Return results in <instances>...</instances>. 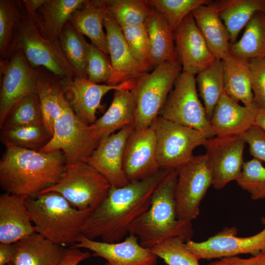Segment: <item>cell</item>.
<instances>
[{"label":"cell","instance_id":"obj_1","mask_svg":"<svg viewBox=\"0 0 265 265\" xmlns=\"http://www.w3.org/2000/svg\"><path fill=\"white\" fill-rule=\"evenodd\" d=\"M170 169H160L141 180L120 187H111L107 195L92 212L82 228L87 238L119 242L132 225L149 209L156 189Z\"/></svg>","mask_w":265,"mask_h":265},{"label":"cell","instance_id":"obj_2","mask_svg":"<svg viewBox=\"0 0 265 265\" xmlns=\"http://www.w3.org/2000/svg\"><path fill=\"white\" fill-rule=\"evenodd\" d=\"M5 147L0 160V185L6 193L34 197L56 184L64 173L67 162L61 151Z\"/></svg>","mask_w":265,"mask_h":265},{"label":"cell","instance_id":"obj_3","mask_svg":"<svg viewBox=\"0 0 265 265\" xmlns=\"http://www.w3.org/2000/svg\"><path fill=\"white\" fill-rule=\"evenodd\" d=\"M178 169H170L153 195L147 211L131 226L129 234L137 236L140 244L151 248L170 238L186 241L193 235L191 222L177 219L175 198Z\"/></svg>","mask_w":265,"mask_h":265},{"label":"cell","instance_id":"obj_4","mask_svg":"<svg viewBox=\"0 0 265 265\" xmlns=\"http://www.w3.org/2000/svg\"><path fill=\"white\" fill-rule=\"evenodd\" d=\"M26 204L36 233L56 244H75L86 219L94 210H80L55 192L26 198Z\"/></svg>","mask_w":265,"mask_h":265},{"label":"cell","instance_id":"obj_5","mask_svg":"<svg viewBox=\"0 0 265 265\" xmlns=\"http://www.w3.org/2000/svg\"><path fill=\"white\" fill-rule=\"evenodd\" d=\"M19 51L23 53L33 68L42 66L59 78L78 77L66 58L59 41H51L43 37L25 9L15 30L12 43L3 59Z\"/></svg>","mask_w":265,"mask_h":265},{"label":"cell","instance_id":"obj_6","mask_svg":"<svg viewBox=\"0 0 265 265\" xmlns=\"http://www.w3.org/2000/svg\"><path fill=\"white\" fill-rule=\"evenodd\" d=\"M182 71L179 61L165 62L135 79L131 90L135 106V130L150 127L159 116L174 83Z\"/></svg>","mask_w":265,"mask_h":265},{"label":"cell","instance_id":"obj_7","mask_svg":"<svg viewBox=\"0 0 265 265\" xmlns=\"http://www.w3.org/2000/svg\"><path fill=\"white\" fill-rule=\"evenodd\" d=\"M111 186L87 162L67 164L60 180L40 193L55 192L80 210H94L105 198Z\"/></svg>","mask_w":265,"mask_h":265},{"label":"cell","instance_id":"obj_8","mask_svg":"<svg viewBox=\"0 0 265 265\" xmlns=\"http://www.w3.org/2000/svg\"><path fill=\"white\" fill-rule=\"evenodd\" d=\"M195 76L181 72L159 116L197 130L209 139L215 136L199 99Z\"/></svg>","mask_w":265,"mask_h":265},{"label":"cell","instance_id":"obj_9","mask_svg":"<svg viewBox=\"0 0 265 265\" xmlns=\"http://www.w3.org/2000/svg\"><path fill=\"white\" fill-rule=\"evenodd\" d=\"M156 137L157 158L160 169H178L193 156V150L207 138L191 128L157 117L150 126Z\"/></svg>","mask_w":265,"mask_h":265},{"label":"cell","instance_id":"obj_10","mask_svg":"<svg viewBox=\"0 0 265 265\" xmlns=\"http://www.w3.org/2000/svg\"><path fill=\"white\" fill-rule=\"evenodd\" d=\"M178 172L175 192L177 218L191 222L199 215L201 201L212 183L205 155H193Z\"/></svg>","mask_w":265,"mask_h":265},{"label":"cell","instance_id":"obj_11","mask_svg":"<svg viewBox=\"0 0 265 265\" xmlns=\"http://www.w3.org/2000/svg\"><path fill=\"white\" fill-rule=\"evenodd\" d=\"M95 149L90 125L77 116L65 98L62 111L54 124L52 137L40 151H61L69 164L86 162Z\"/></svg>","mask_w":265,"mask_h":265},{"label":"cell","instance_id":"obj_12","mask_svg":"<svg viewBox=\"0 0 265 265\" xmlns=\"http://www.w3.org/2000/svg\"><path fill=\"white\" fill-rule=\"evenodd\" d=\"M245 144L241 136H215L207 139L204 155L215 189L220 190L240 177Z\"/></svg>","mask_w":265,"mask_h":265},{"label":"cell","instance_id":"obj_13","mask_svg":"<svg viewBox=\"0 0 265 265\" xmlns=\"http://www.w3.org/2000/svg\"><path fill=\"white\" fill-rule=\"evenodd\" d=\"M0 126L12 107L21 99L37 93L38 71L19 51L0 60Z\"/></svg>","mask_w":265,"mask_h":265},{"label":"cell","instance_id":"obj_14","mask_svg":"<svg viewBox=\"0 0 265 265\" xmlns=\"http://www.w3.org/2000/svg\"><path fill=\"white\" fill-rule=\"evenodd\" d=\"M261 222L264 229L251 236L238 237L236 227H225L204 241L188 240L185 247L199 260L219 259L242 254L254 256L265 253V217L261 218Z\"/></svg>","mask_w":265,"mask_h":265},{"label":"cell","instance_id":"obj_15","mask_svg":"<svg viewBox=\"0 0 265 265\" xmlns=\"http://www.w3.org/2000/svg\"><path fill=\"white\" fill-rule=\"evenodd\" d=\"M58 78L68 105L77 116L89 125L96 120V113L104 95L112 90H131L135 81V79H132L118 84L110 85L95 83L78 77Z\"/></svg>","mask_w":265,"mask_h":265},{"label":"cell","instance_id":"obj_16","mask_svg":"<svg viewBox=\"0 0 265 265\" xmlns=\"http://www.w3.org/2000/svg\"><path fill=\"white\" fill-rule=\"evenodd\" d=\"M70 247L92 251L93 256L106 261L105 265H156L158 258L150 248L140 244L137 236L132 234L124 241L114 243L90 239L81 234L77 242Z\"/></svg>","mask_w":265,"mask_h":265},{"label":"cell","instance_id":"obj_17","mask_svg":"<svg viewBox=\"0 0 265 265\" xmlns=\"http://www.w3.org/2000/svg\"><path fill=\"white\" fill-rule=\"evenodd\" d=\"M123 168L130 182L141 180L158 172L156 137L150 126L135 130L129 136L125 147Z\"/></svg>","mask_w":265,"mask_h":265},{"label":"cell","instance_id":"obj_18","mask_svg":"<svg viewBox=\"0 0 265 265\" xmlns=\"http://www.w3.org/2000/svg\"><path fill=\"white\" fill-rule=\"evenodd\" d=\"M178 60L182 71L195 76L215 59L191 14L174 30Z\"/></svg>","mask_w":265,"mask_h":265},{"label":"cell","instance_id":"obj_19","mask_svg":"<svg viewBox=\"0 0 265 265\" xmlns=\"http://www.w3.org/2000/svg\"><path fill=\"white\" fill-rule=\"evenodd\" d=\"M134 129L133 125L127 126L103 140L86 161L112 187H122L130 182L124 170L123 158L127 140Z\"/></svg>","mask_w":265,"mask_h":265},{"label":"cell","instance_id":"obj_20","mask_svg":"<svg viewBox=\"0 0 265 265\" xmlns=\"http://www.w3.org/2000/svg\"><path fill=\"white\" fill-rule=\"evenodd\" d=\"M258 109L240 105L224 92L210 120L214 136H241L254 125Z\"/></svg>","mask_w":265,"mask_h":265},{"label":"cell","instance_id":"obj_21","mask_svg":"<svg viewBox=\"0 0 265 265\" xmlns=\"http://www.w3.org/2000/svg\"><path fill=\"white\" fill-rule=\"evenodd\" d=\"M135 103L131 90L114 91L110 106L105 113L90 125L91 139L95 148L105 138L135 121Z\"/></svg>","mask_w":265,"mask_h":265},{"label":"cell","instance_id":"obj_22","mask_svg":"<svg viewBox=\"0 0 265 265\" xmlns=\"http://www.w3.org/2000/svg\"><path fill=\"white\" fill-rule=\"evenodd\" d=\"M26 198L6 192L0 195V243H16L36 232Z\"/></svg>","mask_w":265,"mask_h":265},{"label":"cell","instance_id":"obj_23","mask_svg":"<svg viewBox=\"0 0 265 265\" xmlns=\"http://www.w3.org/2000/svg\"><path fill=\"white\" fill-rule=\"evenodd\" d=\"M107 0H85L72 14L69 22L82 35L106 55L109 54L104 22L107 12Z\"/></svg>","mask_w":265,"mask_h":265},{"label":"cell","instance_id":"obj_24","mask_svg":"<svg viewBox=\"0 0 265 265\" xmlns=\"http://www.w3.org/2000/svg\"><path fill=\"white\" fill-rule=\"evenodd\" d=\"M104 26L106 31L110 60L114 70L130 79H135L148 72L133 55L121 27L108 11Z\"/></svg>","mask_w":265,"mask_h":265},{"label":"cell","instance_id":"obj_25","mask_svg":"<svg viewBox=\"0 0 265 265\" xmlns=\"http://www.w3.org/2000/svg\"><path fill=\"white\" fill-rule=\"evenodd\" d=\"M144 24L149 41L151 69L165 62L179 61L174 30L161 14L153 8Z\"/></svg>","mask_w":265,"mask_h":265},{"label":"cell","instance_id":"obj_26","mask_svg":"<svg viewBox=\"0 0 265 265\" xmlns=\"http://www.w3.org/2000/svg\"><path fill=\"white\" fill-rule=\"evenodd\" d=\"M191 14L213 56L217 59H224L230 54V36L213 1L195 8Z\"/></svg>","mask_w":265,"mask_h":265},{"label":"cell","instance_id":"obj_27","mask_svg":"<svg viewBox=\"0 0 265 265\" xmlns=\"http://www.w3.org/2000/svg\"><path fill=\"white\" fill-rule=\"evenodd\" d=\"M15 244V265H58L66 249L36 232Z\"/></svg>","mask_w":265,"mask_h":265},{"label":"cell","instance_id":"obj_28","mask_svg":"<svg viewBox=\"0 0 265 265\" xmlns=\"http://www.w3.org/2000/svg\"><path fill=\"white\" fill-rule=\"evenodd\" d=\"M223 65L224 92L244 106H257L252 90L248 60L228 54L221 60Z\"/></svg>","mask_w":265,"mask_h":265},{"label":"cell","instance_id":"obj_29","mask_svg":"<svg viewBox=\"0 0 265 265\" xmlns=\"http://www.w3.org/2000/svg\"><path fill=\"white\" fill-rule=\"evenodd\" d=\"M85 0H45L38 11L37 26L43 37L59 41L62 30L73 13Z\"/></svg>","mask_w":265,"mask_h":265},{"label":"cell","instance_id":"obj_30","mask_svg":"<svg viewBox=\"0 0 265 265\" xmlns=\"http://www.w3.org/2000/svg\"><path fill=\"white\" fill-rule=\"evenodd\" d=\"M213 3L229 33L231 44L237 41L240 31L256 13L265 12V0H217Z\"/></svg>","mask_w":265,"mask_h":265},{"label":"cell","instance_id":"obj_31","mask_svg":"<svg viewBox=\"0 0 265 265\" xmlns=\"http://www.w3.org/2000/svg\"><path fill=\"white\" fill-rule=\"evenodd\" d=\"M37 94L40 101L43 123L53 135L55 121L63 110L65 97L58 78L38 71Z\"/></svg>","mask_w":265,"mask_h":265},{"label":"cell","instance_id":"obj_32","mask_svg":"<svg viewBox=\"0 0 265 265\" xmlns=\"http://www.w3.org/2000/svg\"><path fill=\"white\" fill-rule=\"evenodd\" d=\"M230 54L246 60L265 56V12L252 17L240 39L230 44Z\"/></svg>","mask_w":265,"mask_h":265},{"label":"cell","instance_id":"obj_33","mask_svg":"<svg viewBox=\"0 0 265 265\" xmlns=\"http://www.w3.org/2000/svg\"><path fill=\"white\" fill-rule=\"evenodd\" d=\"M199 95L203 100L210 121L214 108L224 93L223 65L221 60L215 59L195 77Z\"/></svg>","mask_w":265,"mask_h":265},{"label":"cell","instance_id":"obj_34","mask_svg":"<svg viewBox=\"0 0 265 265\" xmlns=\"http://www.w3.org/2000/svg\"><path fill=\"white\" fill-rule=\"evenodd\" d=\"M52 134L42 125L2 129L0 140L5 145L40 151L50 141Z\"/></svg>","mask_w":265,"mask_h":265},{"label":"cell","instance_id":"obj_35","mask_svg":"<svg viewBox=\"0 0 265 265\" xmlns=\"http://www.w3.org/2000/svg\"><path fill=\"white\" fill-rule=\"evenodd\" d=\"M59 42L65 55L78 74V77L87 79L88 43L83 35L68 22L65 25Z\"/></svg>","mask_w":265,"mask_h":265},{"label":"cell","instance_id":"obj_36","mask_svg":"<svg viewBox=\"0 0 265 265\" xmlns=\"http://www.w3.org/2000/svg\"><path fill=\"white\" fill-rule=\"evenodd\" d=\"M107 8L121 27L144 24L153 10L147 0H107Z\"/></svg>","mask_w":265,"mask_h":265},{"label":"cell","instance_id":"obj_37","mask_svg":"<svg viewBox=\"0 0 265 265\" xmlns=\"http://www.w3.org/2000/svg\"><path fill=\"white\" fill-rule=\"evenodd\" d=\"M86 72L87 79L95 83L116 85L130 80L115 71L107 55L90 43L88 47Z\"/></svg>","mask_w":265,"mask_h":265},{"label":"cell","instance_id":"obj_38","mask_svg":"<svg viewBox=\"0 0 265 265\" xmlns=\"http://www.w3.org/2000/svg\"><path fill=\"white\" fill-rule=\"evenodd\" d=\"M43 125L37 93L28 95L19 101L11 109L0 129Z\"/></svg>","mask_w":265,"mask_h":265},{"label":"cell","instance_id":"obj_39","mask_svg":"<svg viewBox=\"0 0 265 265\" xmlns=\"http://www.w3.org/2000/svg\"><path fill=\"white\" fill-rule=\"evenodd\" d=\"M22 1L0 0V55L2 60L14 37L15 30L24 12Z\"/></svg>","mask_w":265,"mask_h":265},{"label":"cell","instance_id":"obj_40","mask_svg":"<svg viewBox=\"0 0 265 265\" xmlns=\"http://www.w3.org/2000/svg\"><path fill=\"white\" fill-rule=\"evenodd\" d=\"M186 242L182 237H174L150 249L167 265H200L198 258L186 248Z\"/></svg>","mask_w":265,"mask_h":265},{"label":"cell","instance_id":"obj_41","mask_svg":"<svg viewBox=\"0 0 265 265\" xmlns=\"http://www.w3.org/2000/svg\"><path fill=\"white\" fill-rule=\"evenodd\" d=\"M160 12L174 30L195 8L210 3L211 0H147Z\"/></svg>","mask_w":265,"mask_h":265},{"label":"cell","instance_id":"obj_42","mask_svg":"<svg viewBox=\"0 0 265 265\" xmlns=\"http://www.w3.org/2000/svg\"><path fill=\"white\" fill-rule=\"evenodd\" d=\"M238 185L247 191L253 200L265 199V167L253 158L244 162Z\"/></svg>","mask_w":265,"mask_h":265},{"label":"cell","instance_id":"obj_43","mask_svg":"<svg viewBox=\"0 0 265 265\" xmlns=\"http://www.w3.org/2000/svg\"><path fill=\"white\" fill-rule=\"evenodd\" d=\"M121 29L133 55L149 71V41L145 24Z\"/></svg>","mask_w":265,"mask_h":265},{"label":"cell","instance_id":"obj_44","mask_svg":"<svg viewBox=\"0 0 265 265\" xmlns=\"http://www.w3.org/2000/svg\"><path fill=\"white\" fill-rule=\"evenodd\" d=\"M254 103L258 109L265 108V59L248 60Z\"/></svg>","mask_w":265,"mask_h":265},{"label":"cell","instance_id":"obj_45","mask_svg":"<svg viewBox=\"0 0 265 265\" xmlns=\"http://www.w3.org/2000/svg\"><path fill=\"white\" fill-rule=\"evenodd\" d=\"M241 136L248 144L253 158L265 163V132L254 125Z\"/></svg>","mask_w":265,"mask_h":265},{"label":"cell","instance_id":"obj_46","mask_svg":"<svg viewBox=\"0 0 265 265\" xmlns=\"http://www.w3.org/2000/svg\"><path fill=\"white\" fill-rule=\"evenodd\" d=\"M206 265H265V253L249 258H242L238 256L225 257Z\"/></svg>","mask_w":265,"mask_h":265},{"label":"cell","instance_id":"obj_47","mask_svg":"<svg viewBox=\"0 0 265 265\" xmlns=\"http://www.w3.org/2000/svg\"><path fill=\"white\" fill-rule=\"evenodd\" d=\"M90 256L89 252L81 251L79 248L69 247L66 248L58 265H78Z\"/></svg>","mask_w":265,"mask_h":265},{"label":"cell","instance_id":"obj_48","mask_svg":"<svg viewBox=\"0 0 265 265\" xmlns=\"http://www.w3.org/2000/svg\"><path fill=\"white\" fill-rule=\"evenodd\" d=\"M16 253L15 243H0V265L13 263Z\"/></svg>","mask_w":265,"mask_h":265},{"label":"cell","instance_id":"obj_49","mask_svg":"<svg viewBox=\"0 0 265 265\" xmlns=\"http://www.w3.org/2000/svg\"><path fill=\"white\" fill-rule=\"evenodd\" d=\"M44 1L45 0H22L26 12L33 20L36 26L38 22V11Z\"/></svg>","mask_w":265,"mask_h":265},{"label":"cell","instance_id":"obj_50","mask_svg":"<svg viewBox=\"0 0 265 265\" xmlns=\"http://www.w3.org/2000/svg\"><path fill=\"white\" fill-rule=\"evenodd\" d=\"M254 125L265 132V108L258 109Z\"/></svg>","mask_w":265,"mask_h":265},{"label":"cell","instance_id":"obj_51","mask_svg":"<svg viewBox=\"0 0 265 265\" xmlns=\"http://www.w3.org/2000/svg\"><path fill=\"white\" fill-rule=\"evenodd\" d=\"M7 265H15L13 263H10Z\"/></svg>","mask_w":265,"mask_h":265},{"label":"cell","instance_id":"obj_52","mask_svg":"<svg viewBox=\"0 0 265 265\" xmlns=\"http://www.w3.org/2000/svg\"><path fill=\"white\" fill-rule=\"evenodd\" d=\"M265 59V56L264 57Z\"/></svg>","mask_w":265,"mask_h":265}]
</instances>
